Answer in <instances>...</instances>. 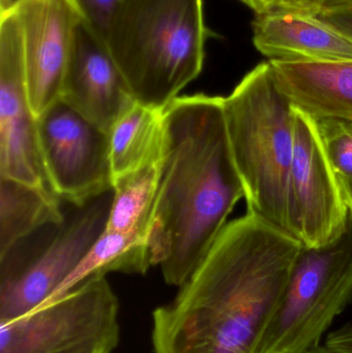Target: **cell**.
I'll list each match as a JSON object with an SVG mask.
<instances>
[{
    "label": "cell",
    "instance_id": "obj_25",
    "mask_svg": "<svg viewBox=\"0 0 352 353\" xmlns=\"http://www.w3.org/2000/svg\"><path fill=\"white\" fill-rule=\"evenodd\" d=\"M306 353H340L338 352H335V350H331L328 346L326 345H320L318 347L314 348V350H309V352Z\"/></svg>",
    "mask_w": 352,
    "mask_h": 353
},
{
    "label": "cell",
    "instance_id": "obj_23",
    "mask_svg": "<svg viewBox=\"0 0 352 353\" xmlns=\"http://www.w3.org/2000/svg\"><path fill=\"white\" fill-rule=\"evenodd\" d=\"M324 345L340 353H352V323H346L327 335Z\"/></svg>",
    "mask_w": 352,
    "mask_h": 353
},
{
    "label": "cell",
    "instance_id": "obj_11",
    "mask_svg": "<svg viewBox=\"0 0 352 353\" xmlns=\"http://www.w3.org/2000/svg\"><path fill=\"white\" fill-rule=\"evenodd\" d=\"M24 43L29 105L35 118L61 101L81 20L65 0H14Z\"/></svg>",
    "mask_w": 352,
    "mask_h": 353
},
{
    "label": "cell",
    "instance_id": "obj_24",
    "mask_svg": "<svg viewBox=\"0 0 352 353\" xmlns=\"http://www.w3.org/2000/svg\"><path fill=\"white\" fill-rule=\"evenodd\" d=\"M245 4L250 10H253L256 14L268 12L277 6V0H238Z\"/></svg>",
    "mask_w": 352,
    "mask_h": 353
},
{
    "label": "cell",
    "instance_id": "obj_13",
    "mask_svg": "<svg viewBox=\"0 0 352 353\" xmlns=\"http://www.w3.org/2000/svg\"><path fill=\"white\" fill-rule=\"evenodd\" d=\"M253 45L269 61H352V39L316 14L277 6L256 14Z\"/></svg>",
    "mask_w": 352,
    "mask_h": 353
},
{
    "label": "cell",
    "instance_id": "obj_6",
    "mask_svg": "<svg viewBox=\"0 0 352 353\" xmlns=\"http://www.w3.org/2000/svg\"><path fill=\"white\" fill-rule=\"evenodd\" d=\"M119 300L105 275L10 321H0V353H113Z\"/></svg>",
    "mask_w": 352,
    "mask_h": 353
},
{
    "label": "cell",
    "instance_id": "obj_5",
    "mask_svg": "<svg viewBox=\"0 0 352 353\" xmlns=\"http://www.w3.org/2000/svg\"><path fill=\"white\" fill-rule=\"evenodd\" d=\"M352 302V213L340 236L305 248L258 353H306L322 345L335 319Z\"/></svg>",
    "mask_w": 352,
    "mask_h": 353
},
{
    "label": "cell",
    "instance_id": "obj_22",
    "mask_svg": "<svg viewBox=\"0 0 352 353\" xmlns=\"http://www.w3.org/2000/svg\"><path fill=\"white\" fill-rule=\"evenodd\" d=\"M349 4H352V0H284V2L279 6H291V8L307 10L312 14H318V12L335 10Z\"/></svg>",
    "mask_w": 352,
    "mask_h": 353
},
{
    "label": "cell",
    "instance_id": "obj_19",
    "mask_svg": "<svg viewBox=\"0 0 352 353\" xmlns=\"http://www.w3.org/2000/svg\"><path fill=\"white\" fill-rule=\"evenodd\" d=\"M315 119L329 161L352 213V121L331 117Z\"/></svg>",
    "mask_w": 352,
    "mask_h": 353
},
{
    "label": "cell",
    "instance_id": "obj_3",
    "mask_svg": "<svg viewBox=\"0 0 352 353\" xmlns=\"http://www.w3.org/2000/svg\"><path fill=\"white\" fill-rule=\"evenodd\" d=\"M204 0H116L105 46L138 103L165 110L204 68Z\"/></svg>",
    "mask_w": 352,
    "mask_h": 353
},
{
    "label": "cell",
    "instance_id": "obj_18",
    "mask_svg": "<svg viewBox=\"0 0 352 353\" xmlns=\"http://www.w3.org/2000/svg\"><path fill=\"white\" fill-rule=\"evenodd\" d=\"M161 168L163 159L114 181L105 230L148 239Z\"/></svg>",
    "mask_w": 352,
    "mask_h": 353
},
{
    "label": "cell",
    "instance_id": "obj_2",
    "mask_svg": "<svg viewBox=\"0 0 352 353\" xmlns=\"http://www.w3.org/2000/svg\"><path fill=\"white\" fill-rule=\"evenodd\" d=\"M165 141L148 247L152 265L180 288L245 197L227 138L223 97H178L165 109Z\"/></svg>",
    "mask_w": 352,
    "mask_h": 353
},
{
    "label": "cell",
    "instance_id": "obj_16",
    "mask_svg": "<svg viewBox=\"0 0 352 353\" xmlns=\"http://www.w3.org/2000/svg\"><path fill=\"white\" fill-rule=\"evenodd\" d=\"M60 203L50 189L0 176V259L37 230L63 222Z\"/></svg>",
    "mask_w": 352,
    "mask_h": 353
},
{
    "label": "cell",
    "instance_id": "obj_1",
    "mask_svg": "<svg viewBox=\"0 0 352 353\" xmlns=\"http://www.w3.org/2000/svg\"><path fill=\"white\" fill-rule=\"evenodd\" d=\"M303 249L252 212L227 222L176 298L153 311V352L258 353Z\"/></svg>",
    "mask_w": 352,
    "mask_h": 353
},
{
    "label": "cell",
    "instance_id": "obj_27",
    "mask_svg": "<svg viewBox=\"0 0 352 353\" xmlns=\"http://www.w3.org/2000/svg\"><path fill=\"white\" fill-rule=\"evenodd\" d=\"M282 2H284V0H277V6H279V4L282 3Z\"/></svg>",
    "mask_w": 352,
    "mask_h": 353
},
{
    "label": "cell",
    "instance_id": "obj_17",
    "mask_svg": "<svg viewBox=\"0 0 352 353\" xmlns=\"http://www.w3.org/2000/svg\"><path fill=\"white\" fill-rule=\"evenodd\" d=\"M151 267L148 239L105 230L76 270L45 303L63 296L91 276H105L111 272L146 274Z\"/></svg>",
    "mask_w": 352,
    "mask_h": 353
},
{
    "label": "cell",
    "instance_id": "obj_20",
    "mask_svg": "<svg viewBox=\"0 0 352 353\" xmlns=\"http://www.w3.org/2000/svg\"><path fill=\"white\" fill-rule=\"evenodd\" d=\"M85 27L105 45V32L116 0H65Z\"/></svg>",
    "mask_w": 352,
    "mask_h": 353
},
{
    "label": "cell",
    "instance_id": "obj_8",
    "mask_svg": "<svg viewBox=\"0 0 352 353\" xmlns=\"http://www.w3.org/2000/svg\"><path fill=\"white\" fill-rule=\"evenodd\" d=\"M37 121L45 178L60 201L79 207L113 189L109 134L62 101Z\"/></svg>",
    "mask_w": 352,
    "mask_h": 353
},
{
    "label": "cell",
    "instance_id": "obj_9",
    "mask_svg": "<svg viewBox=\"0 0 352 353\" xmlns=\"http://www.w3.org/2000/svg\"><path fill=\"white\" fill-rule=\"evenodd\" d=\"M349 213L315 117L295 107V148L289 184L291 234L305 248L326 246L344 230Z\"/></svg>",
    "mask_w": 352,
    "mask_h": 353
},
{
    "label": "cell",
    "instance_id": "obj_14",
    "mask_svg": "<svg viewBox=\"0 0 352 353\" xmlns=\"http://www.w3.org/2000/svg\"><path fill=\"white\" fill-rule=\"evenodd\" d=\"M293 105L316 118L352 121V61H270Z\"/></svg>",
    "mask_w": 352,
    "mask_h": 353
},
{
    "label": "cell",
    "instance_id": "obj_15",
    "mask_svg": "<svg viewBox=\"0 0 352 353\" xmlns=\"http://www.w3.org/2000/svg\"><path fill=\"white\" fill-rule=\"evenodd\" d=\"M165 141V110L134 103L109 132L113 183L161 161Z\"/></svg>",
    "mask_w": 352,
    "mask_h": 353
},
{
    "label": "cell",
    "instance_id": "obj_12",
    "mask_svg": "<svg viewBox=\"0 0 352 353\" xmlns=\"http://www.w3.org/2000/svg\"><path fill=\"white\" fill-rule=\"evenodd\" d=\"M61 101L107 134L138 103L107 48L82 22L76 29Z\"/></svg>",
    "mask_w": 352,
    "mask_h": 353
},
{
    "label": "cell",
    "instance_id": "obj_26",
    "mask_svg": "<svg viewBox=\"0 0 352 353\" xmlns=\"http://www.w3.org/2000/svg\"><path fill=\"white\" fill-rule=\"evenodd\" d=\"M14 3V0H0V12L10 8Z\"/></svg>",
    "mask_w": 352,
    "mask_h": 353
},
{
    "label": "cell",
    "instance_id": "obj_21",
    "mask_svg": "<svg viewBox=\"0 0 352 353\" xmlns=\"http://www.w3.org/2000/svg\"><path fill=\"white\" fill-rule=\"evenodd\" d=\"M316 14L327 24L331 25L352 39V4Z\"/></svg>",
    "mask_w": 352,
    "mask_h": 353
},
{
    "label": "cell",
    "instance_id": "obj_10",
    "mask_svg": "<svg viewBox=\"0 0 352 353\" xmlns=\"http://www.w3.org/2000/svg\"><path fill=\"white\" fill-rule=\"evenodd\" d=\"M0 176L51 190L29 105L22 28L12 6L0 12Z\"/></svg>",
    "mask_w": 352,
    "mask_h": 353
},
{
    "label": "cell",
    "instance_id": "obj_4",
    "mask_svg": "<svg viewBox=\"0 0 352 353\" xmlns=\"http://www.w3.org/2000/svg\"><path fill=\"white\" fill-rule=\"evenodd\" d=\"M223 114L247 211L291 232L295 107L279 87L270 61L256 65L223 97Z\"/></svg>",
    "mask_w": 352,
    "mask_h": 353
},
{
    "label": "cell",
    "instance_id": "obj_7",
    "mask_svg": "<svg viewBox=\"0 0 352 353\" xmlns=\"http://www.w3.org/2000/svg\"><path fill=\"white\" fill-rule=\"evenodd\" d=\"M112 199L113 189L72 205L41 251L26 259L0 261V321L31 312L65 281L105 232Z\"/></svg>",
    "mask_w": 352,
    "mask_h": 353
}]
</instances>
